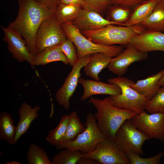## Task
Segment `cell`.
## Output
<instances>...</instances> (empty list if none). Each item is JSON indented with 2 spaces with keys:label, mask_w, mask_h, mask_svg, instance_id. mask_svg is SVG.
I'll return each mask as SVG.
<instances>
[{
  "label": "cell",
  "mask_w": 164,
  "mask_h": 164,
  "mask_svg": "<svg viewBox=\"0 0 164 164\" xmlns=\"http://www.w3.org/2000/svg\"><path fill=\"white\" fill-rule=\"evenodd\" d=\"M85 128L81 122L77 111H74L71 112L69 114L66 134L60 144L73 141Z\"/></svg>",
  "instance_id": "25"
},
{
  "label": "cell",
  "mask_w": 164,
  "mask_h": 164,
  "mask_svg": "<svg viewBox=\"0 0 164 164\" xmlns=\"http://www.w3.org/2000/svg\"><path fill=\"white\" fill-rule=\"evenodd\" d=\"M59 2L67 5H79L81 6L82 8L89 9L83 0H59Z\"/></svg>",
  "instance_id": "36"
},
{
  "label": "cell",
  "mask_w": 164,
  "mask_h": 164,
  "mask_svg": "<svg viewBox=\"0 0 164 164\" xmlns=\"http://www.w3.org/2000/svg\"><path fill=\"white\" fill-rule=\"evenodd\" d=\"M88 102L96 109L94 114L98 129L106 138L114 142L115 133L122 124L137 114L132 110L113 106L109 97L103 99L91 97Z\"/></svg>",
  "instance_id": "2"
},
{
  "label": "cell",
  "mask_w": 164,
  "mask_h": 164,
  "mask_svg": "<svg viewBox=\"0 0 164 164\" xmlns=\"http://www.w3.org/2000/svg\"><path fill=\"white\" fill-rule=\"evenodd\" d=\"M60 25L67 38L75 45L78 59L98 53H105L113 58L118 56L123 50L121 46H107L93 42L85 37L71 23L64 22Z\"/></svg>",
  "instance_id": "4"
},
{
  "label": "cell",
  "mask_w": 164,
  "mask_h": 164,
  "mask_svg": "<svg viewBox=\"0 0 164 164\" xmlns=\"http://www.w3.org/2000/svg\"><path fill=\"white\" fill-rule=\"evenodd\" d=\"M78 84L82 85L84 89L83 93L80 98L81 101L95 95H116L121 93V90L119 86L113 83H106L100 81L80 77Z\"/></svg>",
  "instance_id": "16"
},
{
  "label": "cell",
  "mask_w": 164,
  "mask_h": 164,
  "mask_svg": "<svg viewBox=\"0 0 164 164\" xmlns=\"http://www.w3.org/2000/svg\"><path fill=\"white\" fill-rule=\"evenodd\" d=\"M130 43L142 53L155 51L164 52V33L158 31L145 30L135 35Z\"/></svg>",
  "instance_id": "14"
},
{
  "label": "cell",
  "mask_w": 164,
  "mask_h": 164,
  "mask_svg": "<svg viewBox=\"0 0 164 164\" xmlns=\"http://www.w3.org/2000/svg\"><path fill=\"white\" fill-rule=\"evenodd\" d=\"M61 49L70 66H73L78 60L76 48L73 42L67 38L60 44Z\"/></svg>",
  "instance_id": "31"
},
{
  "label": "cell",
  "mask_w": 164,
  "mask_h": 164,
  "mask_svg": "<svg viewBox=\"0 0 164 164\" xmlns=\"http://www.w3.org/2000/svg\"><path fill=\"white\" fill-rule=\"evenodd\" d=\"M71 23L80 32L97 30L110 24L119 25L115 22L104 18L95 11L84 8H82Z\"/></svg>",
  "instance_id": "15"
},
{
  "label": "cell",
  "mask_w": 164,
  "mask_h": 164,
  "mask_svg": "<svg viewBox=\"0 0 164 164\" xmlns=\"http://www.w3.org/2000/svg\"><path fill=\"white\" fill-rule=\"evenodd\" d=\"M160 1L164 3V0H160Z\"/></svg>",
  "instance_id": "40"
},
{
  "label": "cell",
  "mask_w": 164,
  "mask_h": 164,
  "mask_svg": "<svg viewBox=\"0 0 164 164\" xmlns=\"http://www.w3.org/2000/svg\"><path fill=\"white\" fill-rule=\"evenodd\" d=\"M140 24L145 30L164 32V3L160 1L150 15Z\"/></svg>",
  "instance_id": "22"
},
{
  "label": "cell",
  "mask_w": 164,
  "mask_h": 164,
  "mask_svg": "<svg viewBox=\"0 0 164 164\" xmlns=\"http://www.w3.org/2000/svg\"><path fill=\"white\" fill-rule=\"evenodd\" d=\"M77 164H100L97 161L90 158H82Z\"/></svg>",
  "instance_id": "37"
},
{
  "label": "cell",
  "mask_w": 164,
  "mask_h": 164,
  "mask_svg": "<svg viewBox=\"0 0 164 164\" xmlns=\"http://www.w3.org/2000/svg\"><path fill=\"white\" fill-rule=\"evenodd\" d=\"M6 164H21V163L19 162H17L15 161H13L12 162H7L6 163Z\"/></svg>",
  "instance_id": "39"
},
{
  "label": "cell",
  "mask_w": 164,
  "mask_h": 164,
  "mask_svg": "<svg viewBox=\"0 0 164 164\" xmlns=\"http://www.w3.org/2000/svg\"><path fill=\"white\" fill-rule=\"evenodd\" d=\"M145 109L150 114L164 112V85L160 87L153 98L148 102Z\"/></svg>",
  "instance_id": "30"
},
{
  "label": "cell",
  "mask_w": 164,
  "mask_h": 164,
  "mask_svg": "<svg viewBox=\"0 0 164 164\" xmlns=\"http://www.w3.org/2000/svg\"><path fill=\"white\" fill-rule=\"evenodd\" d=\"M158 84L160 87L164 85V74L159 81Z\"/></svg>",
  "instance_id": "38"
},
{
  "label": "cell",
  "mask_w": 164,
  "mask_h": 164,
  "mask_svg": "<svg viewBox=\"0 0 164 164\" xmlns=\"http://www.w3.org/2000/svg\"><path fill=\"white\" fill-rule=\"evenodd\" d=\"M19 9L15 19L8 27L17 32L25 40L30 52L36 55L37 32L43 22L54 15L55 10L48 9L35 0H18Z\"/></svg>",
  "instance_id": "1"
},
{
  "label": "cell",
  "mask_w": 164,
  "mask_h": 164,
  "mask_svg": "<svg viewBox=\"0 0 164 164\" xmlns=\"http://www.w3.org/2000/svg\"><path fill=\"white\" fill-rule=\"evenodd\" d=\"M88 9L100 14L113 4L110 0H83Z\"/></svg>",
  "instance_id": "33"
},
{
  "label": "cell",
  "mask_w": 164,
  "mask_h": 164,
  "mask_svg": "<svg viewBox=\"0 0 164 164\" xmlns=\"http://www.w3.org/2000/svg\"><path fill=\"white\" fill-rule=\"evenodd\" d=\"M147 53L140 52L130 43L117 56L112 58L107 66L108 69L118 77H121L126 72L132 63L146 60Z\"/></svg>",
  "instance_id": "12"
},
{
  "label": "cell",
  "mask_w": 164,
  "mask_h": 164,
  "mask_svg": "<svg viewBox=\"0 0 164 164\" xmlns=\"http://www.w3.org/2000/svg\"><path fill=\"white\" fill-rule=\"evenodd\" d=\"M131 164H159L164 153L160 152L149 158H142L140 155L132 153L127 154Z\"/></svg>",
  "instance_id": "32"
},
{
  "label": "cell",
  "mask_w": 164,
  "mask_h": 164,
  "mask_svg": "<svg viewBox=\"0 0 164 164\" xmlns=\"http://www.w3.org/2000/svg\"><path fill=\"white\" fill-rule=\"evenodd\" d=\"M26 158L29 164H52L46 151L33 143L29 146Z\"/></svg>",
  "instance_id": "29"
},
{
  "label": "cell",
  "mask_w": 164,
  "mask_h": 164,
  "mask_svg": "<svg viewBox=\"0 0 164 164\" xmlns=\"http://www.w3.org/2000/svg\"><path fill=\"white\" fill-rule=\"evenodd\" d=\"M110 24L99 29L81 32L87 38L98 44L111 46L127 45L136 34L145 30L140 24L132 26Z\"/></svg>",
  "instance_id": "3"
},
{
  "label": "cell",
  "mask_w": 164,
  "mask_h": 164,
  "mask_svg": "<svg viewBox=\"0 0 164 164\" xmlns=\"http://www.w3.org/2000/svg\"><path fill=\"white\" fill-rule=\"evenodd\" d=\"M160 1V0H145L136 6L124 26L141 23L150 15Z\"/></svg>",
  "instance_id": "20"
},
{
  "label": "cell",
  "mask_w": 164,
  "mask_h": 164,
  "mask_svg": "<svg viewBox=\"0 0 164 164\" xmlns=\"http://www.w3.org/2000/svg\"><path fill=\"white\" fill-rule=\"evenodd\" d=\"M85 130L73 141L62 143L56 148L58 149L68 148L87 153L94 150L98 143L106 138L98 129L94 114H88L84 123Z\"/></svg>",
  "instance_id": "6"
},
{
  "label": "cell",
  "mask_w": 164,
  "mask_h": 164,
  "mask_svg": "<svg viewBox=\"0 0 164 164\" xmlns=\"http://www.w3.org/2000/svg\"><path fill=\"white\" fill-rule=\"evenodd\" d=\"M91 55L78 59L66 78L62 86L57 91L55 98L58 104L68 110L70 106V100L74 92L81 75L80 71L90 61Z\"/></svg>",
  "instance_id": "11"
},
{
  "label": "cell",
  "mask_w": 164,
  "mask_h": 164,
  "mask_svg": "<svg viewBox=\"0 0 164 164\" xmlns=\"http://www.w3.org/2000/svg\"><path fill=\"white\" fill-rule=\"evenodd\" d=\"M4 34L3 40L8 45V50L14 58L19 62L26 61L32 67L34 56L29 51L25 40L16 31L1 26Z\"/></svg>",
  "instance_id": "13"
},
{
  "label": "cell",
  "mask_w": 164,
  "mask_h": 164,
  "mask_svg": "<svg viewBox=\"0 0 164 164\" xmlns=\"http://www.w3.org/2000/svg\"><path fill=\"white\" fill-rule=\"evenodd\" d=\"M108 9L110 21L115 22L119 26H124L132 12L130 7L121 4H113Z\"/></svg>",
  "instance_id": "27"
},
{
  "label": "cell",
  "mask_w": 164,
  "mask_h": 164,
  "mask_svg": "<svg viewBox=\"0 0 164 164\" xmlns=\"http://www.w3.org/2000/svg\"><path fill=\"white\" fill-rule=\"evenodd\" d=\"M47 8L51 10H55L59 0H35Z\"/></svg>",
  "instance_id": "35"
},
{
  "label": "cell",
  "mask_w": 164,
  "mask_h": 164,
  "mask_svg": "<svg viewBox=\"0 0 164 164\" xmlns=\"http://www.w3.org/2000/svg\"><path fill=\"white\" fill-rule=\"evenodd\" d=\"M69 118L68 114L62 116L56 127L49 131L46 140L50 144L56 147L61 144L66 134Z\"/></svg>",
  "instance_id": "26"
},
{
  "label": "cell",
  "mask_w": 164,
  "mask_h": 164,
  "mask_svg": "<svg viewBox=\"0 0 164 164\" xmlns=\"http://www.w3.org/2000/svg\"><path fill=\"white\" fill-rule=\"evenodd\" d=\"M164 74V69L147 78L130 84L131 87L149 100L156 94L160 87L158 83Z\"/></svg>",
  "instance_id": "18"
},
{
  "label": "cell",
  "mask_w": 164,
  "mask_h": 164,
  "mask_svg": "<svg viewBox=\"0 0 164 164\" xmlns=\"http://www.w3.org/2000/svg\"><path fill=\"white\" fill-rule=\"evenodd\" d=\"M11 114L2 111L0 114V139L7 142L11 145L14 144L16 126Z\"/></svg>",
  "instance_id": "23"
},
{
  "label": "cell",
  "mask_w": 164,
  "mask_h": 164,
  "mask_svg": "<svg viewBox=\"0 0 164 164\" xmlns=\"http://www.w3.org/2000/svg\"><path fill=\"white\" fill-rule=\"evenodd\" d=\"M40 109V108L39 106L32 108L26 102H23L21 104L18 111L19 118L16 126L14 144L26 132L32 123L38 117V112Z\"/></svg>",
  "instance_id": "17"
},
{
  "label": "cell",
  "mask_w": 164,
  "mask_h": 164,
  "mask_svg": "<svg viewBox=\"0 0 164 164\" xmlns=\"http://www.w3.org/2000/svg\"><path fill=\"white\" fill-rule=\"evenodd\" d=\"M82 156L80 151L65 148L53 156L51 161L52 164H77Z\"/></svg>",
  "instance_id": "28"
},
{
  "label": "cell",
  "mask_w": 164,
  "mask_h": 164,
  "mask_svg": "<svg viewBox=\"0 0 164 164\" xmlns=\"http://www.w3.org/2000/svg\"><path fill=\"white\" fill-rule=\"evenodd\" d=\"M108 82L117 85L121 90L120 94L111 95L110 101L114 106L132 110L139 113L145 109L149 101L143 95L132 88L130 84L135 82L126 77H118L108 79Z\"/></svg>",
  "instance_id": "5"
},
{
  "label": "cell",
  "mask_w": 164,
  "mask_h": 164,
  "mask_svg": "<svg viewBox=\"0 0 164 164\" xmlns=\"http://www.w3.org/2000/svg\"><path fill=\"white\" fill-rule=\"evenodd\" d=\"M82 8L77 5H67L59 3L57 6L54 16L60 24L72 23L76 19Z\"/></svg>",
  "instance_id": "24"
},
{
  "label": "cell",
  "mask_w": 164,
  "mask_h": 164,
  "mask_svg": "<svg viewBox=\"0 0 164 164\" xmlns=\"http://www.w3.org/2000/svg\"><path fill=\"white\" fill-rule=\"evenodd\" d=\"M149 139L138 130L130 119L125 120L116 132L114 142L118 147L126 154L132 153L142 155V146Z\"/></svg>",
  "instance_id": "7"
},
{
  "label": "cell",
  "mask_w": 164,
  "mask_h": 164,
  "mask_svg": "<svg viewBox=\"0 0 164 164\" xmlns=\"http://www.w3.org/2000/svg\"><path fill=\"white\" fill-rule=\"evenodd\" d=\"M82 158L95 159L101 164H131L127 155L107 138L98 143L94 150L83 153Z\"/></svg>",
  "instance_id": "9"
},
{
  "label": "cell",
  "mask_w": 164,
  "mask_h": 164,
  "mask_svg": "<svg viewBox=\"0 0 164 164\" xmlns=\"http://www.w3.org/2000/svg\"><path fill=\"white\" fill-rule=\"evenodd\" d=\"M55 61H60L65 65L69 64L67 59L63 52L60 44L48 47L34 56L32 67L44 65Z\"/></svg>",
  "instance_id": "19"
},
{
  "label": "cell",
  "mask_w": 164,
  "mask_h": 164,
  "mask_svg": "<svg viewBox=\"0 0 164 164\" xmlns=\"http://www.w3.org/2000/svg\"><path fill=\"white\" fill-rule=\"evenodd\" d=\"M112 58L102 53L91 54L90 61L84 67L86 75L94 80L100 81L99 73L103 69L107 67Z\"/></svg>",
  "instance_id": "21"
},
{
  "label": "cell",
  "mask_w": 164,
  "mask_h": 164,
  "mask_svg": "<svg viewBox=\"0 0 164 164\" xmlns=\"http://www.w3.org/2000/svg\"><path fill=\"white\" fill-rule=\"evenodd\" d=\"M149 139L164 142V112L148 114L143 110L130 119Z\"/></svg>",
  "instance_id": "10"
},
{
  "label": "cell",
  "mask_w": 164,
  "mask_h": 164,
  "mask_svg": "<svg viewBox=\"0 0 164 164\" xmlns=\"http://www.w3.org/2000/svg\"><path fill=\"white\" fill-rule=\"evenodd\" d=\"M113 4H121L129 7H135L145 0H110Z\"/></svg>",
  "instance_id": "34"
},
{
  "label": "cell",
  "mask_w": 164,
  "mask_h": 164,
  "mask_svg": "<svg viewBox=\"0 0 164 164\" xmlns=\"http://www.w3.org/2000/svg\"><path fill=\"white\" fill-rule=\"evenodd\" d=\"M67 38L54 15L46 19L42 23L36 33L35 43L36 55L48 47L61 44Z\"/></svg>",
  "instance_id": "8"
}]
</instances>
